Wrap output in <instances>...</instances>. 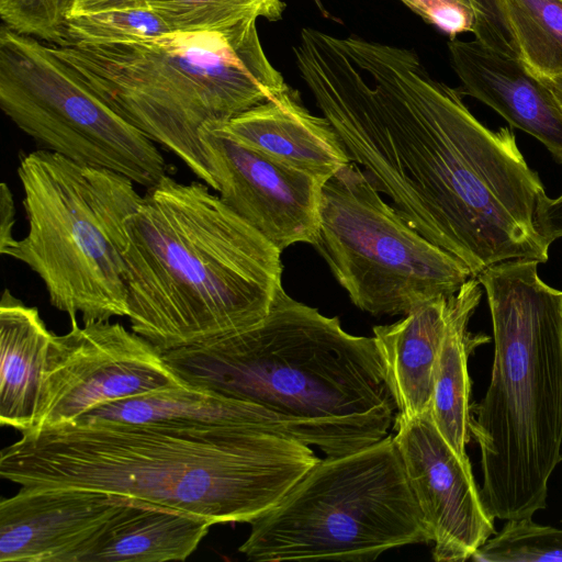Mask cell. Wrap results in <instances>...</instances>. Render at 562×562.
<instances>
[{"mask_svg":"<svg viewBox=\"0 0 562 562\" xmlns=\"http://www.w3.org/2000/svg\"><path fill=\"white\" fill-rule=\"evenodd\" d=\"M294 57L351 160L474 277L538 246L536 210L546 191L514 132L481 123L415 50L305 27Z\"/></svg>","mask_w":562,"mask_h":562,"instance_id":"cell-1","label":"cell"},{"mask_svg":"<svg viewBox=\"0 0 562 562\" xmlns=\"http://www.w3.org/2000/svg\"><path fill=\"white\" fill-rule=\"evenodd\" d=\"M310 446L235 425L77 419L22 432L0 475L25 487L105 493L212 525L252 522L317 462Z\"/></svg>","mask_w":562,"mask_h":562,"instance_id":"cell-2","label":"cell"},{"mask_svg":"<svg viewBox=\"0 0 562 562\" xmlns=\"http://www.w3.org/2000/svg\"><path fill=\"white\" fill-rule=\"evenodd\" d=\"M191 386L260 407L268 431L345 456L389 435L397 411L373 337L283 288L257 324L162 353Z\"/></svg>","mask_w":562,"mask_h":562,"instance_id":"cell-3","label":"cell"},{"mask_svg":"<svg viewBox=\"0 0 562 562\" xmlns=\"http://www.w3.org/2000/svg\"><path fill=\"white\" fill-rule=\"evenodd\" d=\"M210 189L166 175L125 220L127 317L162 353L257 324L282 289V251Z\"/></svg>","mask_w":562,"mask_h":562,"instance_id":"cell-4","label":"cell"},{"mask_svg":"<svg viewBox=\"0 0 562 562\" xmlns=\"http://www.w3.org/2000/svg\"><path fill=\"white\" fill-rule=\"evenodd\" d=\"M537 260L494 265L476 278L490 307V384L472 409L481 453V495L494 519L546 508L562 461V291L544 283Z\"/></svg>","mask_w":562,"mask_h":562,"instance_id":"cell-5","label":"cell"},{"mask_svg":"<svg viewBox=\"0 0 562 562\" xmlns=\"http://www.w3.org/2000/svg\"><path fill=\"white\" fill-rule=\"evenodd\" d=\"M49 47L110 108L213 190L202 128L225 124L290 87L269 61L256 20L224 31Z\"/></svg>","mask_w":562,"mask_h":562,"instance_id":"cell-6","label":"cell"},{"mask_svg":"<svg viewBox=\"0 0 562 562\" xmlns=\"http://www.w3.org/2000/svg\"><path fill=\"white\" fill-rule=\"evenodd\" d=\"M18 175L29 229L0 252L33 270L70 318L127 316L125 220L143 199L136 183L46 149L24 155Z\"/></svg>","mask_w":562,"mask_h":562,"instance_id":"cell-7","label":"cell"},{"mask_svg":"<svg viewBox=\"0 0 562 562\" xmlns=\"http://www.w3.org/2000/svg\"><path fill=\"white\" fill-rule=\"evenodd\" d=\"M250 526L239 551L256 562H367L393 548L430 542L393 435L319 459Z\"/></svg>","mask_w":562,"mask_h":562,"instance_id":"cell-8","label":"cell"},{"mask_svg":"<svg viewBox=\"0 0 562 562\" xmlns=\"http://www.w3.org/2000/svg\"><path fill=\"white\" fill-rule=\"evenodd\" d=\"M319 215L313 246L350 301L374 316H404L474 277L387 204L353 161L325 182Z\"/></svg>","mask_w":562,"mask_h":562,"instance_id":"cell-9","label":"cell"},{"mask_svg":"<svg viewBox=\"0 0 562 562\" xmlns=\"http://www.w3.org/2000/svg\"><path fill=\"white\" fill-rule=\"evenodd\" d=\"M0 105L43 149L119 172L149 188L168 175L159 149L92 92L49 45L0 33Z\"/></svg>","mask_w":562,"mask_h":562,"instance_id":"cell-10","label":"cell"},{"mask_svg":"<svg viewBox=\"0 0 562 562\" xmlns=\"http://www.w3.org/2000/svg\"><path fill=\"white\" fill-rule=\"evenodd\" d=\"M182 385L190 384L135 331L110 321L79 326L71 318L68 333L53 334L31 430L72 423L114 401Z\"/></svg>","mask_w":562,"mask_h":562,"instance_id":"cell-11","label":"cell"},{"mask_svg":"<svg viewBox=\"0 0 562 562\" xmlns=\"http://www.w3.org/2000/svg\"><path fill=\"white\" fill-rule=\"evenodd\" d=\"M221 200L281 251L313 246L326 180L290 167L228 135L216 124L201 131Z\"/></svg>","mask_w":562,"mask_h":562,"instance_id":"cell-12","label":"cell"},{"mask_svg":"<svg viewBox=\"0 0 562 562\" xmlns=\"http://www.w3.org/2000/svg\"><path fill=\"white\" fill-rule=\"evenodd\" d=\"M395 440L409 486L438 562L471 559L495 533L469 459L460 458L434 424L430 411L395 417Z\"/></svg>","mask_w":562,"mask_h":562,"instance_id":"cell-13","label":"cell"},{"mask_svg":"<svg viewBox=\"0 0 562 562\" xmlns=\"http://www.w3.org/2000/svg\"><path fill=\"white\" fill-rule=\"evenodd\" d=\"M124 502L93 491L21 486L0 503V562H82Z\"/></svg>","mask_w":562,"mask_h":562,"instance_id":"cell-14","label":"cell"},{"mask_svg":"<svg viewBox=\"0 0 562 562\" xmlns=\"http://www.w3.org/2000/svg\"><path fill=\"white\" fill-rule=\"evenodd\" d=\"M451 67L463 95L492 108L510 126L540 140L562 162V108L550 89L517 59L476 41L448 43Z\"/></svg>","mask_w":562,"mask_h":562,"instance_id":"cell-15","label":"cell"},{"mask_svg":"<svg viewBox=\"0 0 562 562\" xmlns=\"http://www.w3.org/2000/svg\"><path fill=\"white\" fill-rule=\"evenodd\" d=\"M216 125L280 162L326 181L352 161L329 121L311 113L291 87Z\"/></svg>","mask_w":562,"mask_h":562,"instance_id":"cell-16","label":"cell"},{"mask_svg":"<svg viewBox=\"0 0 562 562\" xmlns=\"http://www.w3.org/2000/svg\"><path fill=\"white\" fill-rule=\"evenodd\" d=\"M456 292L428 301L402 319L373 327L397 415L415 417L430 411L440 345Z\"/></svg>","mask_w":562,"mask_h":562,"instance_id":"cell-17","label":"cell"},{"mask_svg":"<svg viewBox=\"0 0 562 562\" xmlns=\"http://www.w3.org/2000/svg\"><path fill=\"white\" fill-rule=\"evenodd\" d=\"M471 33L485 48L537 78L562 75V0H470Z\"/></svg>","mask_w":562,"mask_h":562,"instance_id":"cell-18","label":"cell"},{"mask_svg":"<svg viewBox=\"0 0 562 562\" xmlns=\"http://www.w3.org/2000/svg\"><path fill=\"white\" fill-rule=\"evenodd\" d=\"M52 337L37 308L5 289L0 303V423L21 434L35 424Z\"/></svg>","mask_w":562,"mask_h":562,"instance_id":"cell-19","label":"cell"},{"mask_svg":"<svg viewBox=\"0 0 562 562\" xmlns=\"http://www.w3.org/2000/svg\"><path fill=\"white\" fill-rule=\"evenodd\" d=\"M211 526L201 518L125 501L82 562L183 561L196 550Z\"/></svg>","mask_w":562,"mask_h":562,"instance_id":"cell-20","label":"cell"},{"mask_svg":"<svg viewBox=\"0 0 562 562\" xmlns=\"http://www.w3.org/2000/svg\"><path fill=\"white\" fill-rule=\"evenodd\" d=\"M481 297L482 285L475 277L456 292L435 369L430 414L438 431L462 459H469L471 434L469 356L490 340L486 335H473L468 329Z\"/></svg>","mask_w":562,"mask_h":562,"instance_id":"cell-21","label":"cell"},{"mask_svg":"<svg viewBox=\"0 0 562 562\" xmlns=\"http://www.w3.org/2000/svg\"><path fill=\"white\" fill-rule=\"evenodd\" d=\"M78 419L125 424L235 425L261 429L257 406L191 385L114 401Z\"/></svg>","mask_w":562,"mask_h":562,"instance_id":"cell-22","label":"cell"},{"mask_svg":"<svg viewBox=\"0 0 562 562\" xmlns=\"http://www.w3.org/2000/svg\"><path fill=\"white\" fill-rule=\"evenodd\" d=\"M170 32L224 31L241 22L263 18L277 21L283 0H145Z\"/></svg>","mask_w":562,"mask_h":562,"instance_id":"cell-23","label":"cell"},{"mask_svg":"<svg viewBox=\"0 0 562 562\" xmlns=\"http://www.w3.org/2000/svg\"><path fill=\"white\" fill-rule=\"evenodd\" d=\"M170 32L148 7L110 9L70 15L65 26V42L130 43L154 38Z\"/></svg>","mask_w":562,"mask_h":562,"instance_id":"cell-24","label":"cell"},{"mask_svg":"<svg viewBox=\"0 0 562 562\" xmlns=\"http://www.w3.org/2000/svg\"><path fill=\"white\" fill-rule=\"evenodd\" d=\"M480 562H562V529L532 517L507 520L471 558Z\"/></svg>","mask_w":562,"mask_h":562,"instance_id":"cell-25","label":"cell"},{"mask_svg":"<svg viewBox=\"0 0 562 562\" xmlns=\"http://www.w3.org/2000/svg\"><path fill=\"white\" fill-rule=\"evenodd\" d=\"M76 0H0L3 26L56 45L65 42L66 22Z\"/></svg>","mask_w":562,"mask_h":562,"instance_id":"cell-26","label":"cell"},{"mask_svg":"<svg viewBox=\"0 0 562 562\" xmlns=\"http://www.w3.org/2000/svg\"><path fill=\"white\" fill-rule=\"evenodd\" d=\"M425 22L452 38L471 32L473 8L470 0H400Z\"/></svg>","mask_w":562,"mask_h":562,"instance_id":"cell-27","label":"cell"},{"mask_svg":"<svg viewBox=\"0 0 562 562\" xmlns=\"http://www.w3.org/2000/svg\"><path fill=\"white\" fill-rule=\"evenodd\" d=\"M536 226L549 244L562 238V194L551 199L544 193L539 198Z\"/></svg>","mask_w":562,"mask_h":562,"instance_id":"cell-28","label":"cell"},{"mask_svg":"<svg viewBox=\"0 0 562 562\" xmlns=\"http://www.w3.org/2000/svg\"><path fill=\"white\" fill-rule=\"evenodd\" d=\"M15 206L13 195L7 183L0 187V251L13 241V226L15 222Z\"/></svg>","mask_w":562,"mask_h":562,"instance_id":"cell-29","label":"cell"},{"mask_svg":"<svg viewBox=\"0 0 562 562\" xmlns=\"http://www.w3.org/2000/svg\"><path fill=\"white\" fill-rule=\"evenodd\" d=\"M144 7H147L145 0H76L70 15L85 14L110 9Z\"/></svg>","mask_w":562,"mask_h":562,"instance_id":"cell-30","label":"cell"},{"mask_svg":"<svg viewBox=\"0 0 562 562\" xmlns=\"http://www.w3.org/2000/svg\"><path fill=\"white\" fill-rule=\"evenodd\" d=\"M552 92L559 105L562 108V75L553 78H539Z\"/></svg>","mask_w":562,"mask_h":562,"instance_id":"cell-31","label":"cell"}]
</instances>
